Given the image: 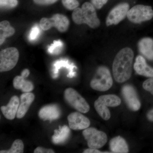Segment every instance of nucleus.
<instances>
[{
    "label": "nucleus",
    "instance_id": "f257e3e1",
    "mask_svg": "<svg viewBox=\"0 0 153 153\" xmlns=\"http://www.w3.org/2000/svg\"><path fill=\"white\" fill-rule=\"evenodd\" d=\"M134 57L133 51L128 47L121 49L115 57L112 65V72L115 80L119 83L130 78Z\"/></svg>",
    "mask_w": 153,
    "mask_h": 153
},
{
    "label": "nucleus",
    "instance_id": "f03ea898",
    "mask_svg": "<svg viewBox=\"0 0 153 153\" xmlns=\"http://www.w3.org/2000/svg\"><path fill=\"white\" fill-rule=\"evenodd\" d=\"M72 18L75 24L78 25L85 24L92 29L98 27L100 25L95 7L92 4L87 2L84 3L81 8L74 9Z\"/></svg>",
    "mask_w": 153,
    "mask_h": 153
},
{
    "label": "nucleus",
    "instance_id": "7ed1b4c3",
    "mask_svg": "<svg viewBox=\"0 0 153 153\" xmlns=\"http://www.w3.org/2000/svg\"><path fill=\"white\" fill-rule=\"evenodd\" d=\"M120 98L114 94H106L99 97L94 103L97 112L104 120L110 118L111 113L108 107H114L121 104Z\"/></svg>",
    "mask_w": 153,
    "mask_h": 153
},
{
    "label": "nucleus",
    "instance_id": "20e7f679",
    "mask_svg": "<svg viewBox=\"0 0 153 153\" xmlns=\"http://www.w3.org/2000/svg\"><path fill=\"white\" fill-rule=\"evenodd\" d=\"M112 85L113 79L109 69L106 66L99 67L91 81V88L98 91H105L109 90Z\"/></svg>",
    "mask_w": 153,
    "mask_h": 153
},
{
    "label": "nucleus",
    "instance_id": "39448f33",
    "mask_svg": "<svg viewBox=\"0 0 153 153\" xmlns=\"http://www.w3.org/2000/svg\"><path fill=\"white\" fill-rule=\"evenodd\" d=\"M40 27L42 30H48L52 27H55L59 32L64 33L68 30L69 21L66 16L61 14H56L52 18H43L40 20Z\"/></svg>",
    "mask_w": 153,
    "mask_h": 153
},
{
    "label": "nucleus",
    "instance_id": "423d86ee",
    "mask_svg": "<svg viewBox=\"0 0 153 153\" xmlns=\"http://www.w3.org/2000/svg\"><path fill=\"white\" fill-rule=\"evenodd\" d=\"M64 97L66 102L79 112L86 113L89 111V105L85 99L73 88H68L66 89L64 91Z\"/></svg>",
    "mask_w": 153,
    "mask_h": 153
},
{
    "label": "nucleus",
    "instance_id": "0eeeda50",
    "mask_svg": "<svg viewBox=\"0 0 153 153\" xmlns=\"http://www.w3.org/2000/svg\"><path fill=\"white\" fill-rule=\"evenodd\" d=\"M127 17L129 21L135 24L149 21L153 17V10L151 6L137 5L129 9Z\"/></svg>",
    "mask_w": 153,
    "mask_h": 153
},
{
    "label": "nucleus",
    "instance_id": "6e6552de",
    "mask_svg": "<svg viewBox=\"0 0 153 153\" xmlns=\"http://www.w3.org/2000/svg\"><path fill=\"white\" fill-rule=\"evenodd\" d=\"M82 134L87 141L88 146L91 149L102 148L107 142V135L94 128H88L82 131Z\"/></svg>",
    "mask_w": 153,
    "mask_h": 153
},
{
    "label": "nucleus",
    "instance_id": "1a4fd4ad",
    "mask_svg": "<svg viewBox=\"0 0 153 153\" xmlns=\"http://www.w3.org/2000/svg\"><path fill=\"white\" fill-rule=\"evenodd\" d=\"M19 57L18 49L10 47L0 52V71L5 72L13 69L16 65Z\"/></svg>",
    "mask_w": 153,
    "mask_h": 153
},
{
    "label": "nucleus",
    "instance_id": "9d476101",
    "mask_svg": "<svg viewBox=\"0 0 153 153\" xmlns=\"http://www.w3.org/2000/svg\"><path fill=\"white\" fill-rule=\"evenodd\" d=\"M129 10V5L127 3L118 4L109 12L106 18V25L108 27L117 25L123 20L127 15Z\"/></svg>",
    "mask_w": 153,
    "mask_h": 153
},
{
    "label": "nucleus",
    "instance_id": "9b49d317",
    "mask_svg": "<svg viewBox=\"0 0 153 153\" xmlns=\"http://www.w3.org/2000/svg\"><path fill=\"white\" fill-rule=\"evenodd\" d=\"M122 94L130 109L133 111H137L140 109V101L136 90L132 85H124L122 88Z\"/></svg>",
    "mask_w": 153,
    "mask_h": 153
},
{
    "label": "nucleus",
    "instance_id": "f8f14e48",
    "mask_svg": "<svg viewBox=\"0 0 153 153\" xmlns=\"http://www.w3.org/2000/svg\"><path fill=\"white\" fill-rule=\"evenodd\" d=\"M67 120L69 128L74 130L85 129L90 125L89 120L80 112L71 113L67 117Z\"/></svg>",
    "mask_w": 153,
    "mask_h": 153
},
{
    "label": "nucleus",
    "instance_id": "ddd939ff",
    "mask_svg": "<svg viewBox=\"0 0 153 153\" xmlns=\"http://www.w3.org/2000/svg\"><path fill=\"white\" fill-rule=\"evenodd\" d=\"M61 114V110L57 104L45 105L41 108L38 112V116L41 119L50 121L58 119Z\"/></svg>",
    "mask_w": 153,
    "mask_h": 153
},
{
    "label": "nucleus",
    "instance_id": "4468645a",
    "mask_svg": "<svg viewBox=\"0 0 153 153\" xmlns=\"http://www.w3.org/2000/svg\"><path fill=\"white\" fill-rule=\"evenodd\" d=\"M20 104L19 98L17 96L11 97L8 104L1 107V110L4 116L7 119L13 120L16 116Z\"/></svg>",
    "mask_w": 153,
    "mask_h": 153
},
{
    "label": "nucleus",
    "instance_id": "2eb2a0df",
    "mask_svg": "<svg viewBox=\"0 0 153 153\" xmlns=\"http://www.w3.org/2000/svg\"><path fill=\"white\" fill-rule=\"evenodd\" d=\"M134 68L135 71L139 75L153 78V68L148 65L143 56L140 55L137 56Z\"/></svg>",
    "mask_w": 153,
    "mask_h": 153
},
{
    "label": "nucleus",
    "instance_id": "dca6fc26",
    "mask_svg": "<svg viewBox=\"0 0 153 153\" xmlns=\"http://www.w3.org/2000/svg\"><path fill=\"white\" fill-rule=\"evenodd\" d=\"M35 98V95L30 92L25 93L21 95L20 104L16 115L17 118H22L25 116Z\"/></svg>",
    "mask_w": 153,
    "mask_h": 153
},
{
    "label": "nucleus",
    "instance_id": "f3484780",
    "mask_svg": "<svg viewBox=\"0 0 153 153\" xmlns=\"http://www.w3.org/2000/svg\"><path fill=\"white\" fill-rule=\"evenodd\" d=\"M140 52L147 59L153 60V39L146 37L141 39L138 43Z\"/></svg>",
    "mask_w": 153,
    "mask_h": 153
},
{
    "label": "nucleus",
    "instance_id": "a211bd4d",
    "mask_svg": "<svg viewBox=\"0 0 153 153\" xmlns=\"http://www.w3.org/2000/svg\"><path fill=\"white\" fill-rule=\"evenodd\" d=\"M109 147L111 152L127 153L128 152V146L126 140L122 137H114L111 140Z\"/></svg>",
    "mask_w": 153,
    "mask_h": 153
},
{
    "label": "nucleus",
    "instance_id": "6ab92c4d",
    "mask_svg": "<svg viewBox=\"0 0 153 153\" xmlns=\"http://www.w3.org/2000/svg\"><path fill=\"white\" fill-rule=\"evenodd\" d=\"M59 130H55V133L52 137V141L56 145L62 144L66 142L70 136V128L67 126L60 127Z\"/></svg>",
    "mask_w": 153,
    "mask_h": 153
},
{
    "label": "nucleus",
    "instance_id": "aec40b11",
    "mask_svg": "<svg viewBox=\"0 0 153 153\" xmlns=\"http://www.w3.org/2000/svg\"><path fill=\"white\" fill-rule=\"evenodd\" d=\"M25 78L22 75L16 76L13 80L14 87L25 93L31 92L34 89V85L31 81L26 80Z\"/></svg>",
    "mask_w": 153,
    "mask_h": 153
},
{
    "label": "nucleus",
    "instance_id": "412c9836",
    "mask_svg": "<svg viewBox=\"0 0 153 153\" xmlns=\"http://www.w3.org/2000/svg\"><path fill=\"white\" fill-rule=\"evenodd\" d=\"M15 33V29L11 27L8 21H4L0 23V45L4 43L6 38L10 37Z\"/></svg>",
    "mask_w": 153,
    "mask_h": 153
},
{
    "label": "nucleus",
    "instance_id": "4be33fe9",
    "mask_svg": "<svg viewBox=\"0 0 153 153\" xmlns=\"http://www.w3.org/2000/svg\"><path fill=\"white\" fill-rule=\"evenodd\" d=\"M54 78L57 77L59 69L62 67H65L69 69V73L68 75V77H71L74 76L73 69L74 66L73 65H70L68 63V60L66 59H62L57 60L54 64Z\"/></svg>",
    "mask_w": 153,
    "mask_h": 153
},
{
    "label": "nucleus",
    "instance_id": "5701e85b",
    "mask_svg": "<svg viewBox=\"0 0 153 153\" xmlns=\"http://www.w3.org/2000/svg\"><path fill=\"white\" fill-rule=\"evenodd\" d=\"M24 144L22 140L17 139L14 141L12 147L8 150H1V153H22L24 152Z\"/></svg>",
    "mask_w": 153,
    "mask_h": 153
},
{
    "label": "nucleus",
    "instance_id": "b1692460",
    "mask_svg": "<svg viewBox=\"0 0 153 153\" xmlns=\"http://www.w3.org/2000/svg\"><path fill=\"white\" fill-rule=\"evenodd\" d=\"M63 47V44L62 41L60 40L54 41L53 44L49 46L48 49V52L52 55H59L62 52Z\"/></svg>",
    "mask_w": 153,
    "mask_h": 153
},
{
    "label": "nucleus",
    "instance_id": "393cba45",
    "mask_svg": "<svg viewBox=\"0 0 153 153\" xmlns=\"http://www.w3.org/2000/svg\"><path fill=\"white\" fill-rule=\"evenodd\" d=\"M18 4V0H0L1 8H13Z\"/></svg>",
    "mask_w": 153,
    "mask_h": 153
},
{
    "label": "nucleus",
    "instance_id": "a878e982",
    "mask_svg": "<svg viewBox=\"0 0 153 153\" xmlns=\"http://www.w3.org/2000/svg\"><path fill=\"white\" fill-rule=\"evenodd\" d=\"M62 2L63 6L68 10H74L79 5L77 0H62Z\"/></svg>",
    "mask_w": 153,
    "mask_h": 153
},
{
    "label": "nucleus",
    "instance_id": "bb28decb",
    "mask_svg": "<svg viewBox=\"0 0 153 153\" xmlns=\"http://www.w3.org/2000/svg\"><path fill=\"white\" fill-rule=\"evenodd\" d=\"M144 89L153 95V78H149L145 80L143 84Z\"/></svg>",
    "mask_w": 153,
    "mask_h": 153
},
{
    "label": "nucleus",
    "instance_id": "cd10ccee",
    "mask_svg": "<svg viewBox=\"0 0 153 153\" xmlns=\"http://www.w3.org/2000/svg\"><path fill=\"white\" fill-rule=\"evenodd\" d=\"M40 34V29L38 26L35 25L32 28L29 35V39L31 41L36 40Z\"/></svg>",
    "mask_w": 153,
    "mask_h": 153
},
{
    "label": "nucleus",
    "instance_id": "c85d7f7f",
    "mask_svg": "<svg viewBox=\"0 0 153 153\" xmlns=\"http://www.w3.org/2000/svg\"><path fill=\"white\" fill-rule=\"evenodd\" d=\"M108 0H91V4L94 7L97 9H100L106 4Z\"/></svg>",
    "mask_w": 153,
    "mask_h": 153
},
{
    "label": "nucleus",
    "instance_id": "c756f323",
    "mask_svg": "<svg viewBox=\"0 0 153 153\" xmlns=\"http://www.w3.org/2000/svg\"><path fill=\"white\" fill-rule=\"evenodd\" d=\"M58 0H33V2L39 5H49L52 4Z\"/></svg>",
    "mask_w": 153,
    "mask_h": 153
},
{
    "label": "nucleus",
    "instance_id": "7c9ffc66",
    "mask_svg": "<svg viewBox=\"0 0 153 153\" xmlns=\"http://www.w3.org/2000/svg\"><path fill=\"white\" fill-rule=\"evenodd\" d=\"M34 153H55V152L50 149H46V148L38 147L35 149L34 151Z\"/></svg>",
    "mask_w": 153,
    "mask_h": 153
},
{
    "label": "nucleus",
    "instance_id": "2f4dec72",
    "mask_svg": "<svg viewBox=\"0 0 153 153\" xmlns=\"http://www.w3.org/2000/svg\"><path fill=\"white\" fill-rule=\"evenodd\" d=\"M84 153H106L104 152H102L101 151L98 150L97 149H91V148H89V149H87L85 150L83 152Z\"/></svg>",
    "mask_w": 153,
    "mask_h": 153
},
{
    "label": "nucleus",
    "instance_id": "473e14b6",
    "mask_svg": "<svg viewBox=\"0 0 153 153\" xmlns=\"http://www.w3.org/2000/svg\"><path fill=\"white\" fill-rule=\"evenodd\" d=\"M147 117L150 121L153 122V108L150 110L147 114Z\"/></svg>",
    "mask_w": 153,
    "mask_h": 153
},
{
    "label": "nucleus",
    "instance_id": "72a5a7b5",
    "mask_svg": "<svg viewBox=\"0 0 153 153\" xmlns=\"http://www.w3.org/2000/svg\"><path fill=\"white\" fill-rule=\"evenodd\" d=\"M30 71H29V69L26 68V69H24V70L22 71L21 75H22V76H23V77L26 78V77H27V76L30 75Z\"/></svg>",
    "mask_w": 153,
    "mask_h": 153
}]
</instances>
